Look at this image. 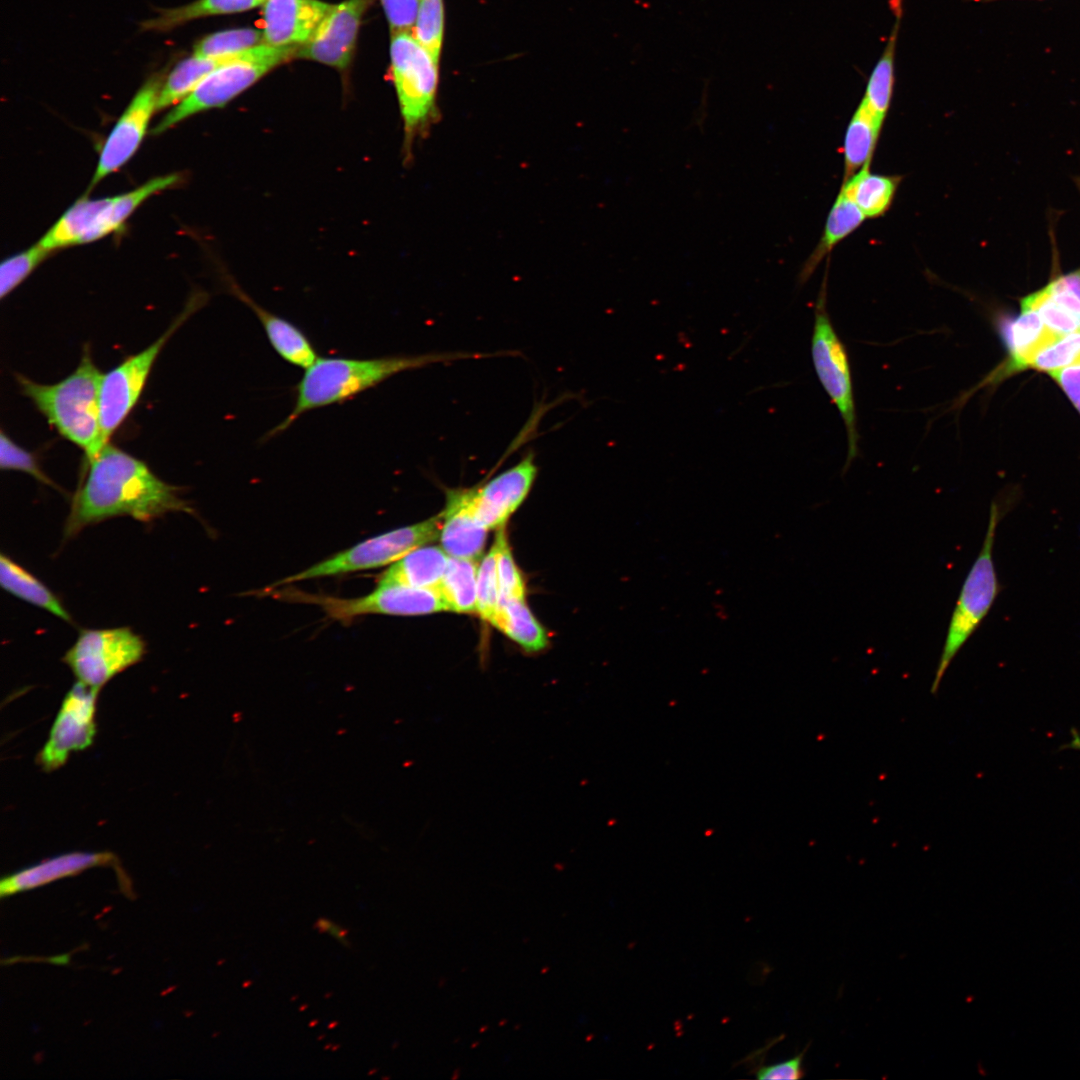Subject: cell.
Returning <instances> with one entry per match:
<instances>
[{"mask_svg": "<svg viewBox=\"0 0 1080 1080\" xmlns=\"http://www.w3.org/2000/svg\"><path fill=\"white\" fill-rule=\"evenodd\" d=\"M266 0H196L189 4L161 9L157 16L141 23L145 31L166 32L189 21L214 15L238 13L261 6Z\"/></svg>", "mask_w": 1080, "mask_h": 1080, "instance_id": "28", "label": "cell"}, {"mask_svg": "<svg viewBox=\"0 0 1080 1080\" xmlns=\"http://www.w3.org/2000/svg\"><path fill=\"white\" fill-rule=\"evenodd\" d=\"M0 467L2 470L27 473L37 481L60 490L41 469L36 456L15 443L3 430L0 433Z\"/></svg>", "mask_w": 1080, "mask_h": 1080, "instance_id": "37", "label": "cell"}, {"mask_svg": "<svg viewBox=\"0 0 1080 1080\" xmlns=\"http://www.w3.org/2000/svg\"><path fill=\"white\" fill-rule=\"evenodd\" d=\"M113 860L107 852H71L47 859L3 878L2 897L42 886L54 880L79 873L87 868L105 865Z\"/></svg>", "mask_w": 1080, "mask_h": 1080, "instance_id": "19", "label": "cell"}, {"mask_svg": "<svg viewBox=\"0 0 1080 1080\" xmlns=\"http://www.w3.org/2000/svg\"><path fill=\"white\" fill-rule=\"evenodd\" d=\"M973 1H995V0H973Z\"/></svg>", "mask_w": 1080, "mask_h": 1080, "instance_id": "44", "label": "cell"}, {"mask_svg": "<svg viewBox=\"0 0 1080 1080\" xmlns=\"http://www.w3.org/2000/svg\"><path fill=\"white\" fill-rule=\"evenodd\" d=\"M162 84V76L155 74L137 91L102 146L90 187L120 169L136 152L157 110Z\"/></svg>", "mask_w": 1080, "mask_h": 1080, "instance_id": "13", "label": "cell"}, {"mask_svg": "<svg viewBox=\"0 0 1080 1080\" xmlns=\"http://www.w3.org/2000/svg\"><path fill=\"white\" fill-rule=\"evenodd\" d=\"M1012 502L996 499L990 506L985 538L972 564L952 612L943 649L930 688L937 695L941 681L951 662L989 613L1001 586L993 559L998 524L1009 512Z\"/></svg>", "mask_w": 1080, "mask_h": 1080, "instance_id": "4", "label": "cell"}, {"mask_svg": "<svg viewBox=\"0 0 1080 1080\" xmlns=\"http://www.w3.org/2000/svg\"><path fill=\"white\" fill-rule=\"evenodd\" d=\"M103 374L85 350L76 369L54 384H41L23 375L16 379L21 392L66 440L81 448L87 461L105 445L100 423Z\"/></svg>", "mask_w": 1080, "mask_h": 1080, "instance_id": "3", "label": "cell"}, {"mask_svg": "<svg viewBox=\"0 0 1080 1080\" xmlns=\"http://www.w3.org/2000/svg\"><path fill=\"white\" fill-rule=\"evenodd\" d=\"M444 19L443 0H420L413 35L437 61L443 46Z\"/></svg>", "mask_w": 1080, "mask_h": 1080, "instance_id": "33", "label": "cell"}, {"mask_svg": "<svg viewBox=\"0 0 1080 1080\" xmlns=\"http://www.w3.org/2000/svg\"><path fill=\"white\" fill-rule=\"evenodd\" d=\"M825 284L826 281L816 302L811 354L817 376L845 424L848 438L845 472L858 454L857 418L849 360L827 313Z\"/></svg>", "mask_w": 1080, "mask_h": 1080, "instance_id": "9", "label": "cell"}, {"mask_svg": "<svg viewBox=\"0 0 1080 1080\" xmlns=\"http://www.w3.org/2000/svg\"><path fill=\"white\" fill-rule=\"evenodd\" d=\"M276 599L311 604L342 624H350L364 615L416 616L446 610L436 589L415 588L399 584L378 583L370 593L353 598L310 593L294 587L270 586L260 592Z\"/></svg>", "mask_w": 1080, "mask_h": 1080, "instance_id": "7", "label": "cell"}, {"mask_svg": "<svg viewBox=\"0 0 1080 1080\" xmlns=\"http://www.w3.org/2000/svg\"><path fill=\"white\" fill-rule=\"evenodd\" d=\"M0 583L4 590L15 597L44 609L63 621L73 623L72 616L58 596L4 553L0 556Z\"/></svg>", "mask_w": 1080, "mask_h": 1080, "instance_id": "23", "label": "cell"}, {"mask_svg": "<svg viewBox=\"0 0 1080 1080\" xmlns=\"http://www.w3.org/2000/svg\"><path fill=\"white\" fill-rule=\"evenodd\" d=\"M442 514L366 539L304 570L285 577L275 585L338 576L391 565L410 551L434 542L440 536Z\"/></svg>", "mask_w": 1080, "mask_h": 1080, "instance_id": "8", "label": "cell"}, {"mask_svg": "<svg viewBox=\"0 0 1080 1080\" xmlns=\"http://www.w3.org/2000/svg\"><path fill=\"white\" fill-rule=\"evenodd\" d=\"M181 179L178 173L155 177L141 186L113 197H108L102 210L83 243H89L118 230L128 217L153 194L177 184Z\"/></svg>", "mask_w": 1080, "mask_h": 1080, "instance_id": "21", "label": "cell"}, {"mask_svg": "<svg viewBox=\"0 0 1080 1080\" xmlns=\"http://www.w3.org/2000/svg\"><path fill=\"white\" fill-rule=\"evenodd\" d=\"M97 688L77 681L68 691L51 727L48 741L39 752L42 768L62 766L72 751L88 747L96 732L94 721Z\"/></svg>", "mask_w": 1080, "mask_h": 1080, "instance_id": "12", "label": "cell"}, {"mask_svg": "<svg viewBox=\"0 0 1080 1080\" xmlns=\"http://www.w3.org/2000/svg\"><path fill=\"white\" fill-rule=\"evenodd\" d=\"M299 46L275 47L262 44L235 55L211 71L178 105L154 127L160 134L197 113L225 106L262 76L296 57Z\"/></svg>", "mask_w": 1080, "mask_h": 1080, "instance_id": "6", "label": "cell"}, {"mask_svg": "<svg viewBox=\"0 0 1080 1080\" xmlns=\"http://www.w3.org/2000/svg\"><path fill=\"white\" fill-rule=\"evenodd\" d=\"M237 55V54H236ZM235 55L224 58H207L193 54L179 62L163 81L157 110L179 103L215 68L232 59Z\"/></svg>", "mask_w": 1080, "mask_h": 1080, "instance_id": "30", "label": "cell"}, {"mask_svg": "<svg viewBox=\"0 0 1080 1080\" xmlns=\"http://www.w3.org/2000/svg\"><path fill=\"white\" fill-rule=\"evenodd\" d=\"M314 927L321 933H328L343 946L350 947V942L347 938L348 930L333 921L326 918H320L316 921Z\"/></svg>", "mask_w": 1080, "mask_h": 1080, "instance_id": "42", "label": "cell"}, {"mask_svg": "<svg viewBox=\"0 0 1080 1080\" xmlns=\"http://www.w3.org/2000/svg\"><path fill=\"white\" fill-rule=\"evenodd\" d=\"M107 198L76 201L45 233L38 243L50 253L56 249L83 244Z\"/></svg>", "mask_w": 1080, "mask_h": 1080, "instance_id": "27", "label": "cell"}, {"mask_svg": "<svg viewBox=\"0 0 1080 1080\" xmlns=\"http://www.w3.org/2000/svg\"><path fill=\"white\" fill-rule=\"evenodd\" d=\"M537 476L533 453L485 484L468 488L478 520L489 530L501 528L528 495Z\"/></svg>", "mask_w": 1080, "mask_h": 1080, "instance_id": "15", "label": "cell"}, {"mask_svg": "<svg viewBox=\"0 0 1080 1080\" xmlns=\"http://www.w3.org/2000/svg\"><path fill=\"white\" fill-rule=\"evenodd\" d=\"M1080 363V331L1061 336L1038 352L1029 368L1047 373Z\"/></svg>", "mask_w": 1080, "mask_h": 1080, "instance_id": "36", "label": "cell"}, {"mask_svg": "<svg viewBox=\"0 0 1080 1080\" xmlns=\"http://www.w3.org/2000/svg\"><path fill=\"white\" fill-rule=\"evenodd\" d=\"M49 251L38 242L1 263L0 297L3 299L19 286L47 258Z\"/></svg>", "mask_w": 1080, "mask_h": 1080, "instance_id": "34", "label": "cell"}, {"mask_svg": "<svg viewBox=\"0 0 1080 1080\" xmlns=\"http://www.w3.org/2000/svg\"><path fill=\"white\" fill-rule=\"evenodd\" d=\"M448 561L449 556L442 547L424 545L392 563L380 575L378 583L436 589Z\"/></svg>", "mask_w": 1080, "mask_h": 1080, "instance_id": "20", "label": "cell"}, {"mask_svg": "<svg viewBox=\"0 0 1080 1080\" xmlns=\"http://www.w3.org/2000/svg\"><path fill=\"white\" fill-rule=\"evenodd\" d=\"M143 638L129 627L81 630L63 662L76 678L97 689L142 660Z\"/></svg>", "mask_w": 1080, "mask_h": 1080, "instance_id": "10", "label": "cell"}, {"mask_svg": "<svg viewBox=\"0 0 1080 1080\" xmlns=\"http://www.w3.org/2000/svg\"><path fill=\"white\" fill-rule=\"evenodd\" d=\"M806 1050H807V1048H805L801 1053L797 1054L795 1057H793V1058H791L789 1060H786V1061H783V1062H780V1063H777V1064H774V1065L764 1066V1067L759 1068L755 1072L756 1077L758 1079H761V1080H764V1079H776V1080L790 1079V1080H794V1079L802 1078L803 1075H804L803 1058H804Z\"/></svg>", "mask_w": 1080, "mask_h": 1080, "instance_id": "40", "label": "cell"}, {"mask_svg": "<svg viewBox=\"0 0 1080 1080\" xmlns=\"http://www.w3.org/2000/svg\"><path fill=\"white\" fill-rule=\"evenodd\" d=\"M87 462L85 479L72 497L64 539L118 516L149 522L168 513L194 514L180 488L161 480L144 461L109 442Z\"/></svg>", "mask_w": 1080, "mask_h": 1080, "instance_id": "1", "label": "cell"}, {"mask_svg": "<svg viewBox=\"0 0 1080 1080\" xmlns=\"http://www.w3.org/2000/svg\"><path fill=\"white\" fill-rule=\"evenodd\" d=\"M883 120L861 100L847 126L844 138V181L864 165L871 164Z\"/></svg>", "mask_w": 1080, "mask_h": 1080, "instance_id": "25", "label": "cell"}, {"mask_svg": "<svg viewBox=\"0 0 1080 1080\" xmlns=\"http://www.w3.org/2000/svg\"><path fill=\"white\" fill-rule=\"evenodd\" d=\"M392 80L398 97L406 159L438 116L439 61L410 32L392 33Z\"/></svg>", "mask_w": 1080, "mask_h": 1080, "instance_id": "5", "label": "cell"}, {"mask_svg": "<svg viewBox=\"0 0 1080 1080\" xmlns=\"http://www.w3.org/2000/svg\"><path fill=\"white\" fill-rule=\"evenodd\" d=\"M864 220L865 216L861 210L852 199L840 189L828 214L824 233L814 251L805 262L800 272L799 281L805 282L824 257H826L840 241L856 230Z\"/></svg>", "mask_w": 1080, "mask_h": 1080, "instance_id": "26", "label": "cell"}, {"mask_svg": "<svg viewBox=\"0 0 1080 1080\" xmlns=\"http://www.w3.org/2000/svg\"><path fill=\"white\" fill-rule=\"evenodd\" d=\"M869 167L870 164L864 165L843 181L841 190L852 199L865 218H877L890 208L902 177L870 173Z\"/></svg>", "mask_w": 1080, "mask_h": 1080, "instance_id": "24", "label": "cell"}, {"mask_svg": "<svg viewBox=\"0 0 1080 1080\" xmlns=\"http://www.w3.org/2000/svg\"><path fill=\"white\" fill-rule=\"evenodd\" d=\"M372 0H346L332 5L296 57L346 69L353 57L361 20Z\"/></svg>", "mask_w": 1080, "mask_h": 1080, "instance_id": "14", "label": "cell"}, {"mask_svg": "<svg viewBox=\"0 0 1080 1080\" xmlns=\"http://www.w3.org/2000/svg\"><path fill=\"white\" fill-rule=\"evenodd\" d=\"M198 304L200 302L189 303L157 340L103 374L100 390V423L104 444L109 442V438L136 405L152 366L167 341L197 309Z\"/></svg>", "mask_w": 1080, "mask_h": 1080, "instance_id": "11", "label": "cell"}, {"mask_svg": "<svg viewBox=\"0 0 1080 1080\" xmlns=\"http://www.w3.org/2000/svg\"><path fill=\"white\" fill-rule=\"evenodd\" d=\"M331 7L320 0H266L263 4L264 43L275 47L303 45Z\"/></svg>", "mask_w": 1080, "mask_h": 1080, "instance_id": "16", "label": "cell"}, {"mask_svg": "<svg viewBox=\"0 0 1080 1080\" xmlns=\"http://www.w3.org/2000/svg\"><path fill=\"white\" fill-rule=\"evenodd\" d=\"M503 528L504 527L499 528L494 541L497 547L499 598L514 597L525 599V583L513 559Z\"/></svg>", "mask_w": 1080, "mask_h": 1080, "instance_id": "38", "label": "cell"}, {"mask_svg": "<svg viewBox=\"0 0 1080 1080\" xmlns=\"http://www.w3.org/2000/svg\"><path fill=\"white\" fill-rule=\"evenodd\" d=\"M490 623L528 653L544 650L547 634L536 620L525 599L500 597Z\"/></svg>", "mask_w": 1080, "mask_h": 1080, "instance_id": "22", "label": "cell"}, {"mask_svg": "<svg viewBox=\"0 0 1080 1080\" xmlns=\"http://www.w3.org/2000/svg\"><path fill=\"white\" fill-rule=\"evenodd\" d=\"M1049 375L1064 391L1080 414V363L1050 372Z\"/></svg>", "mask_w": 1080, "mask_h": 1080, "instance_id": "41", "label": "cell"}, {"mask_svg": "<svg viewBox=\"0 0 1080 1080\" xmlns=\"http://www.w3.org/2000/svg\"><path fill=\"white\" fill-rule=\"evenodd\" d=\"M264 43L263 31L238 28L211 33L194 46V54L207 58L230 57Z\"/></svg>", "mask_w": 1080, "mask_h": 1080, "instance_id": "32", "label": "cell"}, {"mask_svg": "<svg viewBox=\"0 0 1080 1080\" xmlns=\"http://www.w3.org/2000/svg\"><path fill=\"white\" fill-rule=\"evenodd\" d=\"M498 601L497 547L494 542L478 566L477 612L480 617L490 622L496 612Z\"/></svg>", "mask_w": 1080, "mask_h": 1080, "instance_id": "35", "label": "cell"}, {"mask_svg": "<svg viewBox=\"0 0 1080 1080\" xmlns=\"http://www.w3.org/2000/svg\"><path fill=\"white\" fill-rule=\"evenodd\" d=\"M1021 310L1035 311L1060 334L1080 331V269L1057 277L1023 297Z\"/></svg>", "mask_w": 1080, "mask_h": 1080, "instance_id": "18", "label": "cell"}, {"mask_svg": "<svg viewBox=\"0 0 1080 1080\" xmlns=\"http://www.w3.org/2000/svg\"><path fill=\"white\" fill-rule=\"evenodd\" d=\"M477 572L476 561L449 556L446 571L436 588L446 610L477 612Z\"/></svg>", "mask_w": 1080, "mask_h": 1080, "instance_id": "29", "label": "cell"}, {"mask_svg": "<svg viewBox=\"0 0 1080 1080\" xmlns=\"http://www.w3.org/2000/svg\"><path fill=\"white\" fill-rule=\"evenodd\" d=\"M896 14L897 19L889 36V40L870 74L866 91L862 98L870 110L883 121L891 103L895 82V50L901 12L897 11Z\"/></svg>", "mask_w": 1080, "mask_h": 1080, "instance_id": "31", "label": "cell"}, {"mask_svg": "<svg viewBox=\"0 0 1080 1080\" xmlns=\"http://www.w3.org/2000/svg\"><path fill=\"white\" fill-rule=\"evenodd\" d=\"M1071 746L1080 750V736L1076 733H1074L1073 739L1071 741Z\"/></svg>", "mask_w": 1080, "mask_h": 1080, "instance_id": "43", "label": "cell"}, {"mask_svg": "<svg viewBox=\"0 0 1080 1080\" xmlns=\"http://www.w3.org/2000/svg\"><path fill=\"white\" fill-rule=\"evenodd\" d=\"M497 355L427 353L389 355L365 359L318 356L305 369L303 376L295 386V399L291 411L279 424L267 432L263 439L266 441L280 435L309 411L343 403L396 374L420 369L435 363Z\"/></svg>", "mask_w": 1080, "mask_h": 1080, "instance_id": "2", "label": "cell"}, {"mask_svg": "<svg viewBox=\"0 0 1080 1080\" xmlns=\"http://www.w3.org/2000/svg\"><path fill=\"white\" fill-rule=\"evenodd\" d=\"M440 542L450 557L476 561L483 553L488 529L478 520L469 501L468 488L450 489L442 511Z\"/></svg>", "mask_w": 1080, "mask_h": 1080, "instance_id": "17", "label": "cell"}, {"mask_svg": "<svg viewBox=\"0 0 1080 1080\" xmlns=\"http://www.w3.org/2000/svg\"><path fill=\"white\" fill-rule=\"evenodd\" d=\"M392 33L413 30L420 0H380Z\"/></svg>", "mask_w": 1080, "mask_h": 1080, "instance_id": "39", "label": "cell"}]
</instances>
